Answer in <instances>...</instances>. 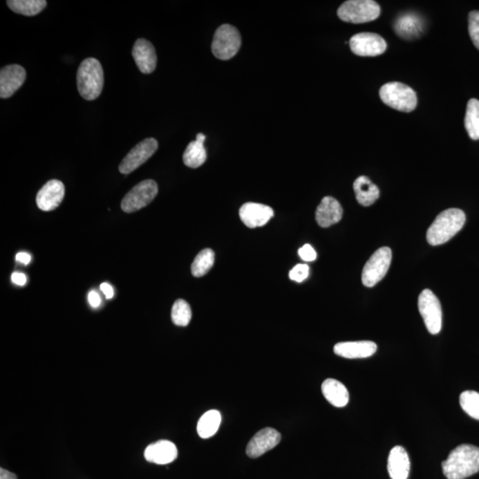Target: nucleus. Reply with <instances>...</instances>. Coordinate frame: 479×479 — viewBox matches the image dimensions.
Returning <instances> with one entry per match:
<instances>
[{"instance_id": "nucleus-26", "label": "nucleus", "mask_w": 479, "mask_h": 479, "mask_svg": "<svg viewBox=\"0 0 479 479\" xmlns=\"http://www.w3.org/2000/svg\"><path fill=\"white\" fill-rule=\"evenodd\" d=\"M220 424V413L218 410H209L200 418L197 432L202 438H212L218 431Z\"/></svg>"}, {"instance_id": "nucleus-11", "label": "nucleus", "mask_w": 479, "mask_h": 479, "mask_svg": "<svg viewBox=\"0 0 479 479\" xmlns=\"http://www.w3.org/2000/svg\"><path fill=\"white\" fill-rule=\"evenodd\" d=\"M350 48L356 55L374 57L381 55L387 48L385 40L378 34L361 32L350 37Z\"/></svg>"}, {"instance_id": "nucleus-16", "label": "nucleus", "mask_w": 479, "mask_h": 479, "mask_svg": "<svg viewBox=\"0 0 479 479\" xmlns=\"http://www.w3.org/2000/svg\"><path fill=\"white\" fill-rule=\"evenodd\" d=\"M133 57L140 72L143 74H151L154 72L158 64L154 46L147 39H138L133 48Z\"/></svg>"}, {"instance_id": "nucleus-1", "label": "nucleus", "mask_w": 479, "mask_h": 479, "mask_svg": "<svg viewBox=\"0 0 479 479\" xmlns=\"http://www.w3.org/2000/svg\"><path fill=\"white\" fill-rule=\"evenodd\" d=\"M443 473L447 479H464L479 471V447L460 444L451 451L442 462Z\"/></svg>"}, {"instance_id": "nucleus-19", "label": "nucleus", "mask_w": 479, "mask_h": 479, "mask_svg": "<svg viewBox=\"0 0 479 479\" xmlns=\"http://www.w3.org/2000/svg\"><path fill=\"white\" fill-rule=\"evenodd\" d=\"M377 344L371 341L338 343L334 347L337 355L346 359H365L377 352Z\"/></svg>"}, {"instance_id": "nucleus-27", "label": "nucleus", "mask_w": 479, "mask_h": 479, "mask_svg": "<svg viewBox=\"0 0 479 479\" xmlns=\"http://www.w3.org/2000/svg\"><path fill=\"white\" fill-rule=\"evenodd\" d=\"M465 128L469 136L474 140H479V101L469 100L465 115Z\"/></svg>"}, {"instance_id": "nucleus-36", "label": "nucleus", "mask_w": 479, "mask_h": 479, "mask_svg": "<svg viewBox=\"0 0 479 479\" xmlns=\"http://www.w3.org/2000/svg\"><path fill=\"white\" fill-rule=\"evenodd\" d=\"M101 290L105 294L106 299H111L114 297V290H113V288L109 283H102Z\"/></svg>"}, {"instance_id": "nucleus-37", "label": "nucleus", "mask_w": 479, "mask_h": 479, "mask_svg": "<svg viewBox=\"0 0 479 479\" xmlns=\"http://www.w3.org/2000/svg\"><path fill=\"white\" fill-rule=\"evenodd\" d=\"M17 261L25 265H29L31 261V256L26 252H20L17 255Z\"/></svg>"}, {"instance_id": "nucleus-5", "label": "nucleus", "mask_w": 479, "mask_h": 479, "mask_svg": "<svg viewBox=\"0 0 479 479\" xmlns=\"http://www.w3.org/2000/svg\"><path fill=\"white\" fill-rule=\"evenodd\" d=\"M380 14V6L373 0H349L343 3L337 10L341 20L355 24L377 20Z\"/></svg>"}, {"instance_id": "nucleus-12", "label": "nucleus", "mask_w": 479, "mask_h": 479, "mask_svg": "<svg viewBox=\"0 0 479 479\" xmlns=\"http://www.w3.org/2000/svg\"><path fill=\"white\" fill-rule=\"evenodd\" d=\"M281 440L280 432L274 429H263L250 440L247 446L246 453L250 458H258L268 451L274 449L281 442Z\"/></svg>"}, {"instance_id": "nucleus-29", "label": "nucleus", "mask_w": 479, "mask_h": 479, "mask_svg": "<svg viewBox=\"0 0 479 479\" xmlns=\"http://www.w3.org/2000/svg\"><path fill=\"white\" fill-rule=\"evenodd\" d=\"M192 318L190 306L183 299H178L171 309V319L175 325L186 327Z\"/></svg>"}, {"instance_id": "nucleus-3", "label": "nucleus", "mask_w": 479, "mask_h": 479, "mask_svg": "<svg viewBox=\"0 0 479 479\" xmlns=\"http://www.w3.org/2000/svg\"><path fill=\"white\" fill-rule=\"evenodd\" d=\"M77 89L80 95L87 101L98 98L104 86V72L101 62L95 58L84 59L78 68Z\"/></svg>"}, {"instance_id": "nucleus-32", "label": "nucleus", "mask_w": 479, "mask_h": 479, "mask_svg": "<svg viewBox=\"0 0 479 479\" xmlns=\"http://www.w3.org/2000/svg\"><path fill=\"white\" fill-rule=\"evenodd\" d=\"M309 276V266L308 265L299 264L294 266L292 270L290 272V280L302 283Z\"/></svg>"}, {"instance_id": "nucleus-6", "label": "nucleus", "mask_w": 479, "mask_h": 479, "mask_svg": "<svg viewBox=\"0 0 479 479\" xmlns=\"http://www.w3.org/2000/svg\"><path fill=\"white\" fill-rule=\"evenodd\" d=\"M242 45L239 30L230 24H223L216 30L212 45L216 58L227 61L236 55Z\"/></svg>"}, {"instance_id": "nucleus-38", "label": "nucleus", "mask_w": 479, "mask_h": 479, "mask_svg": "<svg viewBox=\"0 0 479 479\" xmlns=\"http://www.w3.org/2000/svg\"><path fill=\"white\" fill-rule=\"evenodd\" d=\"M0 479H17V475L6 471L5 469H0Z\"/></svg>"}, {"instance_id": "nucleus-30", "label": "nucleus", "mask_w": 479, "mask_h": 479, "mask_svg": "<svg viewBox=\"0 0 479 479\" xmlns=\"http://www.w3.org/2000/svg\"><path fill=\"white\" fill-rule=\"evenodd\" d=\"M460 404L466 414L479 421V393L466 391L460 396Z\"/></svg>"}, {"instance_id": "nucleus-31", "label": "nucleus", "mask_w": 479, "mask_h": 479, "mask_svg": "<svg viewBox=\"0 0 479 479\" xmlns=\"http://www.w3.org/2000/svg\"><path fill=\"white\" fill-rule=\"evenodd\" d=\"M469 33L474 46L479 50V11L469 12Z\"/></svg>"}, {"instance_id": "nucleus-22", "label": "nucleus", "mask_w": 479, "mask_h": 479, "mask_svg": "<svg viewBox=\"0 0 479 479\" xmlns=\"http://www.w3.org/2000/svg\"><path fill=\"white\" fill-rule=\"evenodd\" d=\"M322 394L328 402L337 408H344L349 402V393L341 382L327 379L321 385Z\"/></svg>"}, {"instance_id": "nucleus-21", "label": "nucleus", "mask_w": 479, "mask_h": 479, "mask_svg": "<svg viewBox=\"0 0 479 479\" xmlns=\"http://www.w3.org/2000/svg\"><path fill=\"white\" fill-rule=\"evenodd\" d=\"M388 472L391 479H408L410 460L404 447H394L388 458Z\"/></svg>"}, {"instance_id": "nucleus-8", "label": "nucleus", "mask_w": 479, "mask_h": 479, "mask_svg": "<svg viewBox=\"0 0 479 479\" xmlns=\"http://www.w3.org/2000/svg\"><path fill=\"white\" fill-rule=\"evenodd\" d=\"M418 308L428 331L432 335L440 333L442 328V309L440 300L431 290L422 291L418 297Z\"/></svg>"}, {"instance_id": "nucleus-34", "label": "nucleus", "mask_w": 479, "mask_h": 479, "mask_svg": "<svg viewBox=\"0 0 479 479\" xmlns=\"http://www.w3.org/2000/svg\"><path fill=\"white\" fill-rule=\"evenodd\" d=\"M88 301L92 308H97L101 305V297H100L99 294L96 291L92 290L88 294Z\"/></svg>"}, {"instance_id": "nucleus-20", "label": "nucleus", "mask_w": 479, "mask_h": 479, "mask_svg": "<svg viewBox=\"0 0 479 479\" xmlns=\"http://www.w3.org/2000/svg\"><path fill=\"white\" fill-rule=\"evenodd\" d=\"M424 28V20L415 12H406L396 19L394 30L400 37L412 39L418 37Z\"/></svg>"}, {"instance_id": "nucleus-25", "label": "nucleus", "mask_w": 479, "mask_h": 479, "mask_svg": "<svg viewBox=\"0 0 479 479\" xmlns=\"http://www.w3.org/2000/svg\"><path fill=\"white\" fill-rule=\"evenodd\" d=\"M6 4L17 14L33 17L41 12L48 6V2L45 0H8Z\"/></svg>"}, {"instance_id": "nucleus-17", "label": "nucleus", "mask_w": 479, "mask_h": 479, "mask_svg": "<svg viewBox=\"0 0 479 479\" xmlns=\"http://www.w3.org/2000/svg\"><path fill=\"white\" fill-rule=\"evenodd\" d=\"M343 217V208L337 199L326 196L316 209L315 218L319 227H330L338 223Z\"/></svg>"}, {"instance_id": "nucleus-10", "label": "nucleus", "mask_w": 479, "mask_h": 479, "mask_svg": "<svg viewBox=\"0 0 479 479\" xmlns=\"http://www.w3.org/2000/svg\"><path fill=\"white\" fill-rule=\"evenodd\" d=\"M158 149V142L154 138L142 140L125 156L119 165V171L123 174H129L135 171L140 166L145 164Z\"/></svg>"}, {"instance_id": "nucleus-14", "label": "nucleus", "mask_w": 479, "mask_h": 479, "mask_svg": "<svg viewBox=\"0 0 479 479\" xmlns=\"http://www.w3.org/2000/svg\"><path fill=\"white\" fill-rule=\"evenodd\" d=\"M65 187L62 181L53 180L45 184L37 195V205L43 212H51L59 207L64 198Z\"/></svg>"}, {"instance_id": "nucleus-2", "label": "nucleus", "mask_w": 479, "mask_h": 479, "mask_svg": "<svg viewBox=\"0 0 479 479\" xmlns=\"http://www.w3.org/2000/svg\"><path fill=\"white\" fill-rule=\"evenodd\" d=\"M465 221V213L462 209H449L441 212L427 231L429 244L438 246L449 242L462 230Z\"/></svg>"}, {"instance_id": "nucleus-7", "label": "nucleus", "mask_w": 479, "mask_h": 479, "mask_svg": "<svg viewBox=\"0 0 479 479\" xmlns=\"http://www.w3.org/2000/svg\"><path fill=\"white\" fill-rule=\"evenodd\" d=\"M391 250L389 247L378 249L366 263L362 271V283L368 288L374 287L389 270L391 263Z\"/></svg>"}, {"instance_id": "nucleus-24", "label": "nucleus", "mask_w": 479, "mask_h": 479, "mask_svg": "<svg viewBox=\"0 0 479 479\" xmlns=\"http://www.w3.org/2000/svg\"><path fill=\"white\" fill-rule=\"evenodd\" d=\"M353 189H355L357 201L365 207L372 205L380 196V191L377 185L373 183L366 176L357 178L353 183Z\"/></svg>"}, {"instance_id": "nucleus-15", "label": "nucleus", "mask_w": 479, "mask_h": 479, "mask_svg": "<svg viewBox=\"0 0 479 479\" xmlns=\"http://www.w3.org/2000/svg\"><path fill=\"white\" fill-rule=\"evenodd\" d=\"M241 220L250 228L263 227L274 217V209L261 203H247L239 211Z\"/></svg>"}, {"instance_id": "nucleus-33", "label": "nucleus", "mask_w": 479, "mask_h": 479, "mask_svg": "<svg viewBox=\"0 0 479 479\" xmlns=\"http://www.w3.org/2000/svg\"><path fill=\"white\" fill-rule=\"evenodd\" d=\"M299 255L300 258L306 262L314 261L317 259V253L310 244H306L302 248L299 250Z\"/></svg>"}, {"instance_id": "nucleus-4", "label": "nucleus", "mask_w": 479, "mask_h": 479, "mask_svg": "<svg viewBox=\"0 0 479 479\" xmlns=\"http://www.w3.org/2000/svg\"><path fill=\"white\" fill-rule=\"evenodd\" d=\"M380 98L387 106L396 111L411 112L417 106V95L414 90L400 82H390L381 87Z\"/></svg>"}, {"instance_id": "nucleus-35", "label": "nucleus", "mask_w": 479, "mask_h": 479, "mask_svg": "<svg viewBox=\"0 0 479 479\" xmlns=\"http://www.w3.org/2000/svg\"><path fill=\"white\" fill-rule=\"evenodd\" d=\"M11 279L12 283L19 285V286H24L27 283L26 275L21 274V272H14L12 274Z\"/></svg>"}, {"instance_id": "nucleus-9", "label": "nucleus", "mask_w": 479, "mask_h": 479, "mask_svg": "<svg viewBox=\"0 0 479 479\" xmlns=\"http://www.w3.org/2000/svg\"><path fill=\"white\" fill-rule=\"evenodd\" d=\"M158 186L152 180H143L126 194L121 203L124 212L131 213L146 207L156 198Z\"/></svg>"}, {"instance_id": "nucleus-23", "label": "nucleus", "mask_w": 479, "mask_h": 479, "mask_svg": "<svg viewBox=\"0 0 479 479\" xmlns=\"http://www.w3.org/2000/svg\"><path fill=\"white\" fill-rule=\"evenodd\" d=\"M205 140V134L198 133L196 140L187 145L183 155V162L187 167L196 169L205 164L207 159V153L203 145Z\"/></svg>"}, {"instance_id": "nucleus-13", "label": "nucleus", "mask_w": 479, "mask_h": 479, "mask_svg": "<svg viewBox=\"0 0 479 479\" xmlns=\"http://www.w3.org/2000/svg\"><path fill=\"white\" fill-rule=\"evenodd\" d=\"M26 79V71L20 65L6 66L0 71V97L10 98Z\"/></svg>"}, {"instance_id": "nucleus-28", "label": "nucleus", "mask_w": 479, "mask_h": 479, "mask_svg": "<svg viewBox=\"0 0 479 479\" xmlns=\"http://www.w3.org/2000/svg\"><path fill=\"white\" fill-rule=\"evenodd\" d=\"M215 262V254L211 249L203 250L198 255L196 256L192 265L191 272L195 277L205 276L211 270Z\"/></svg>"}, {"instance_id": "nucleus-18", "label": "nucleus", "mask_w": 479, "mask_h": 479, "mask_svg": "<svg viewBox=\"0 0 479 479\" xmlns=\"http://www.w3.org/2000/svg\"><path fill=\"white\" fill-rule=\"evenodd\" d=\"M144 456L147 461L156 464L165 465L176 460L178 449L175 444L169 440H160L147 447Z\"/></svg>"}]
</instances>
